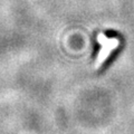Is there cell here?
Returning <instances> with one entry per match:
<instances>
[{
    "label": "cell",
    "instance_id": "6da1fadb",
    "mask_svg": "<svg viewBox=\"0 0 134 134\" xmlns=\"http://www.w3.org/2000/svg\"><path fill=\"white\" fill-rule=\"evenodd\" d=\"M122 49H123V45L121 44L119 47L113 50L110 55H108V57L106 58L105 60H104L102 67H100V72H103V70H105L106 68H108V67L112 65V63H114V60L116 59L117 57H119V55H120V53H121V50H122Z\"/></svg>",
    "mask_w": 134,
    "mask_h": 134
},
{
    "label": "cell",
    "instance_id": "7a4b0ae2",
    "mask_svg": "<svg viewBox=\"0 0 134 134\" xmlns=\"http://www.w3.org/2000/svg\"><path fill=\"white\" fill-rule=\"evenodd\" d=\"M104 35H105L106 38H110V39H119L122 41L123 38H122V35L116 31V30H113V29H107V30L104 31Z\"/></svg>",
    "mask_w": 134,
    "mask_h": 134
},
{
    "label": "cell",
    "instance_id": "3957f363",
    "mask_svg": "<svg viewBox=\"0 0 134 134\" xmlns=\"http://www.w3.org/2000/svg\"><path fill=\"white\" fill-rule=\"evenodd\" d=\"M100 50V44L98 41H95V45H94V50H93V58H95L97 56V54L99 53Z\"/></svg>",
    "mask_w": 134,
    "mask_h": 134
}]
</instances>
